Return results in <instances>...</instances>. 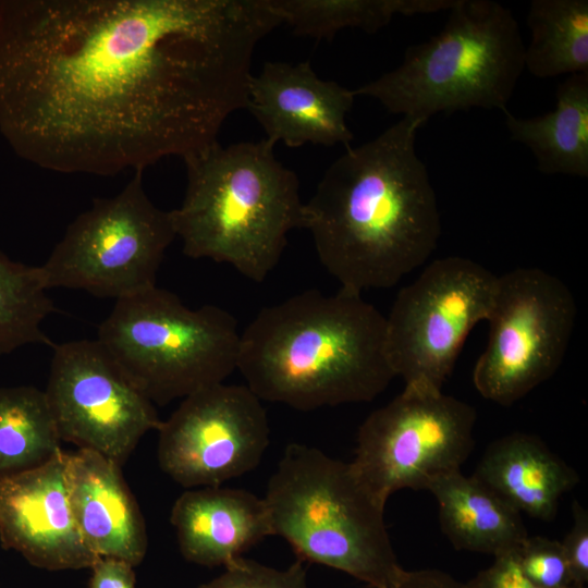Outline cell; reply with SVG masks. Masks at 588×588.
Returning <instances> with one entry per match:
<instances>
[{"label": "cell", "mask_w": 588, "mask_h": 588, "mask_svg": "<svg viewBox=\"0 0 588 588\" xmlns=\"http://www.w3.org/2000/svg\"><path fill=\"white\" fill-rule=\"evenodd\" d=\"M456 0H268L296 35L331 40L343 28L376 33L397 15L449 11Z\"/></svg>", "instance_id": "7402d4cb"}, {"label": "cell", "mask_w": 588, "mask_h": 588, "mask_svg": "<svg viewBox=\"0 0 588 588\" xmlns=\"http://www.w3.org/2000/svg\"><path fill=\"white\" fill-rule=\"evenodd\" d=\"M158 431L161 470L188 489L255 469L270 442L261 400L247 385L224 382L182 399Z\"/></svg>", "instance_id": "4fadbf2b"}, {"label": "cell", "mask_w": 588, "mask_h": 588, "mask_svg": "<svg viewBox=\"0 0 588 588\" xmlns=\"http://www.w3.org/2000/svg\"><path fill=\"white\" fill-rule=\"evenodd\" d=\"M444 27L409 46L402 63L357 89L389 112L426 122L470 108L507 112L525 69V45L512 11L491 0H456Z\"/></svg>", "instance_id": "8992f818"}, {"label": "cell", "mask_w": 588, "mask_h": 588, "mask_svg": "<svg viewBox=\"0 0 588 588\" xmlns=\"http://www.w3.org/2000/svg\"><path fill=\"white\" fill-rule=\"evenodd\" d=\"M525 69L539 78L588 73V1L532 0Z\"/></svg>", "instance_id": "44dd1931"}, {"label": "cell", "mask_w": 588, "mask_h": 588, "mask_svg": "<svg viewBox=\"0 0 588 588\" xmlns=\"http://www.w3.org/2000/svg\"><path fill=\"white\" fill-rule=\"evenodd\" d=\"M176 237L170 211L158 208L143 171L117 195L96 198L68 226L39 266L47 290L75 289L125 298L156 286L164 253Z\"/></svg>", "instance_id": "ba28073f"}, {"label": "cell", "mask_w": 588, "mask_h": 588, "mask_svg": "<svg viewBox=\"0 0 588 588\" xmlns=\"http://www.w3.org/2000/svg\"><path fill=\"white\" fill-rule=\"evenodd\" d=\"M426 490L438 501L442 532L457 550L498 556L528 537L520 513L461 469L439 475Z\"/></svg>", "instance_id": "d6986e66"}, {"label": "cell", "mask_w": 588, "mask_h": 588, "mask_svg": "<svg viewBox=\"0 0 588 588\" xmlns=\"http://www.w3.org/2000/svg\"><path fill=\"white\" fill-rule=\"evenodd\" d=\"M515 551L520 571L535 585L541 588L575 586L561 541L528 536Z\"/></svg>", "instance_id": "484cf974"}, {"label": "cell", "mask_w": 588, "mask_h": 588, "mask_svg": "<svg viewBox=\"0 0 588 588\" xmlns=\"http://www.w3.org/2000/svg\"><path fill=\"white\" fill-rule=\"evenodd\" d=\"M61 451L45 391L32 385L0 388V478L39 467Z\"/></svg>", "instance_id": "603a6c76"}, {"label": "cell", "mask_w": 588, "mask_h": 588, "mask_svg": "<svg viewBox=\"0 0 588 588\" xmlns=\"http://www.w3.org/2000/svg\"><path fill=\"white\" fill-rule=\"evenodd\" d=\"M574 523L561 541L573 583L585 587L588 583V513L578 501L572 505Z\"/></svg>", "instance_id": "4316f807"}, {"label": "cell", "mask_w": 588, "mask_h": 588, "mask_svg": "<svg viewBox=\"0 0 588 588\" xmlns=\"http://www.w3.org/2000/svg\"><path fill=\"white\" fill-rule=\"evenodd\" d=\"M552 111L534 118L505 112L513 140L530 149L544 174L588 177V73L569 75L556 88Z\"/></svg>", "instance_id": "ffe728a7"}, {"label": "cell", "mask_w": 588, "mask_h": 588, "mask_svg": "<svg viewBox=\"0 0 588 588\" xmlns=\"http://www.w3.org/2000/svg\"><path fill=\"white\" fill-rule=\"evenodd\" d=\"M396 588H468L466 584L439 569L406 572Z\"/></svg>", "instance_id": "f546056e"}, {"label": "cell", "mask_w": 588, "mask_h": 588, "mask_svg": "<svg viewBox=\"0 0 588 588\" xmlns=\"http://www.w3.org/2000/svg\"><path fill=\"white\" fill-rule=\"evenodd\" d=\"M52 347L44 391L61 441L122 466L140 439L160 428L155 405L97 339Z\"/></svg>", "instance_id": "7c38bea8"}, {"label": "cell", "mask_w": 588, "mask_h": 588, "mask_svg": "<svg viewBox=\"0 0 588 588\" xmlns=\"http://www.w3.org/2000/svg\"><path fill=\"white\" fill-rule=\"evenodd\" d=\"M273 148L266 138L217 140L183 158L185 194L170 213L187 257L228 264L256 283L275 268L304 204L297 175Z\"/></svg>", "instance_id": "277c9868"}, {"label": "cell", "mask_w": 588, "mask_h": 588, "mask_svg": "<svg viewBox=\"0 0 588 588\" xmlns=\"http://www.w3.org/2000/svg\"><path fill=\"white\" fill-rule=\"evenodd\" d=\"M354 90L320 78L309 62H266L252 75L246 108L266 139L291 148L306 144L350 147L354 134L346 124Z\"/></svg>", "instance_id": "9a60e30c"}, {"label": "cell", "mask_w": 588, "mask_h": 588, "mask_svg": "<svg viewBox=\"0 0 588 588\" xmlns=\"http://www.w3.org/2000/svg\"><path fill=\"white\" fill-rule=\"evenodd\" d=\"M576 313L568 286L542 269L498 275L487 346L473 371L476 390L510 406L548 380L565 356Z\"/></svg>", "instance_id": "30bf717a"}, {"label": "cell", "mask_w": 588, "mask_h": 588, "mask_svg": "<svg viewBox=\"0 0 588 588\" xmlns=\"http://www.w3.org/2000/svg\"><path fill=\"white\" fill-rule=\"evenodd\" d=\"M66 480L71 509L88 549L98 558L139 565L148 546L146 525L121 465L77 449L66 453Z\"/></svg>", "instance_id": "2e32d148"}, {"label": "cell", "mask_w": 588, "mask_h": 588, "mask_svg": "<svg viewBox=\"0 0 588 588\" xmlns=\"http://www.w3.org/2000/svg\"><path fill=\"white\" fill-rule=\"evenodd\" d=\"M170 522L182 555L208 567H226L272 536L264 498L221 486L183 492L172 506Z\"/></svg>", "instance_id": "e0dca14e"}, {"label": "cell", "mask_w": 588, "mask_h": 588, "mask_svg": "<svg viewBox=\"0 0 588 588\" xmlns=\"http://www.w3.org/2000/svg\"><path fill=\"white\" fill-rule=\"evenodd\" d=\"M266 502L272 536L299 560L344 572L372 588H396L405 571L384 524V505L350 463L289 444L270 477Z\"/></svg>", "instance_id": "5b68a950"}, {"label": "cell", "mask_w": 588, "mask_h": 588, "mask_svg": "<svg viewBox=\"0 0 588 588\" xmlns=\"http://www.w3.org/2000/svg\"><path fill=\"white\" fill-rule=\"evenodd\" d=\"M0 541L49 571L90 568L99 559L84 542L71 509L66 452L0 478Z\"/></svg>", "instance_id": "5bb4252c"}, {"label": "cell", "mask_w": 588, "mask_h": 588, "mask_svg": "<svg viewBox=\"0 0 588 588\" xmlns=\"http://www.w3.org/2000/svg\"><path fill=\"white\" fill-rule=\"evenodd\" d=\"M384 340L385 317L362 294L309 290L256 315L236 369L261 401L298 411L370 402L395 377Z\"/></svg>", "instance_id": "3957f363"}, {"label": "cell", "mask_w": 588, "mask_h": 588, "mask_svg": "<svg viewBox=\"0 0 588 588\" xmlns=\"http://www.w3.org/2000/svg\"><path fill=\"white\" fill-rule=\"evenodd\" d=\"M39 266L13 261L0 250V357L28 344L53 345L41 326L56 311Z\"/></svg>", "instance_id": "cb8c5ba5"}, {"label": "cell", "mask_w": 588, "mask_h": 588, "mask_svg": "<svg viewBox=\"0 0 588 588\" xmlns=\"http://www.w3.org/2000/svg\"><path fill=\"white\" fill-rule=\"evenodd\" d=\"M198 588H308L304 561L297 559L285 569L237 558L218 577Z\"/></svg>", "instance_id": "d4e9b609"}, {"label": "cell", "mask_w": 588, "mask_h": 588, "mask_svg": "<svg viewBox=\"0 0 588 588\" xmlns=\"http://www.w3.org/2000/svg\"><path fill=\"white\" fill-rule=\"evenodd\" d=\"M425 122L402 117L346 151L303 206L322 266L341 289H387L422 266L438 245L437 196L415 149Z\"/></svg>", "instance_id": "7a4b0ae2"}, {"label": "cell", "mask_w": 588, "mask_h": 588, "mask_svg": "<svg viewBox=\"0 0 588 588\" xmlns=\"http://www.w3.org/2000/svg\"><path fill=\"white\" fill-rule=\"evenodd\" d=\"M88 588H136L134 566L115 558H99L90 567Z\"/></svg>", "instance_id": "f1b7e54d"}, {"label": "cell", "mask_w": 588, "mask_h": 588, "mask_svg": "<svg viewBox=\"0 0 588 588\" xmlns=\"http://www.w3.org/2000/svg\"><path fill=\"white\" fill-rule=\"evenodd\" d=\"M268 0L0 3V131L63 174L144 171L215 142L246 108Z\"/></svg>", "instance_id": "6da1fadb"}, {"label": "cell", "mask_w": 588, "mask_h": 588, "mask_svg": "<svg viewBox=\"0 0 588 588\" xmlns=\"http://www.w3.org/2000/svg\"><path fill=\"white\" fill-rule=\"evenodd\" d=\"M516 550V549H515ZM510 551L494 556V562L488 568L479 572L470 581L468 588H541L531 583L520 571L516 551ZM586 588V587H569Z\"/></svg>", "instance_id": "83f0119b"}, {"label": "cell", "mask_w": 588, "mask_h": 588, "mask_svg": "<svg viewBox=\"0 0 588 588\" xmlns=\"http://www.w3.org/2000/svg\"><path fill=\"white\" fill-rule=\"evenodd\" d=\"M498 275L458 256L436 259L397 294L385 317V354L405 385L442 391L473 328L487 320Z\"/></svg>", "instance_id": "8fae6325"}, {"label": "cell", "mask_w": 588, "mask_h": 588, "mask_svg": "<svg viewBox=\"0 0 588 588\" xmlns=\"http://www.w3.org/2000/svg\"><path fill=\"white\" fill-rule=\"evenodd\" d=\"M475 408L442 391L406 384L360 425L353 471L385 506L397 490L426 489L471 454Z\"/></svg>", "instance_id": "9c48e42d"}, {"label": "cell", "mask_w": 588, "mask_h": 588, "mask_svg": "<svg viewBox=\"0 0 588 588\" xmlns=\"http://www.w3.org/2000/svg\"><path fill=\"white\" fill-rule=\"evenodd\" d=\"M97 340L155 405L222 383L237 368L241 333L216 305L192 309L156 286L115 301Z\"/></svg>", "instance_id": "52a82bcc"}, {"label": "cell", "mask_w": 588, "mask_h": 588, "mask_svg": "<svg viewBox=\"0 0 588 588\" xmlns=\"http://www.w3.org/2000/svg\"><path fill=\"white\" fill-rule=\"evenodd\" d=\"M520 514L552 520L563 493L579 477L544 442L513 432L493 441L473 475Z\"/></svg>", "instance_id": "ac0fdd59"}]
</instances>
